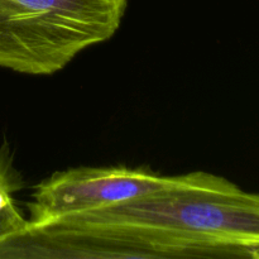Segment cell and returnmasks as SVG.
<instances>
[{
	"label": "cell",
	"mask_w": 259,
	"mask_h": 259,
	"mask_svg": "<svg viewBox=\"0 0 259 259\" xmlns=\"http://www.w3.org/2000/svg\"><path fill=\"white\" fill-rule=\"evenodd\" d=\"M0 258L259 259V192L204 171L104 209L29 227Z\"/></svg>",
	"instance_id": "6da1fadb"
},
{
	"label": "cell",
	"mask_w": 259,
	"mask_h": 259,
	"mask_svg": "<svg viewBox=\"0 0 259 259\" xmlns=\"http://www.w3.org/2000/svg\"><path fill=\"white\" fill-rule=\"evenodd\" d=\"M128 0H0V67L58 72L86 48L110 39Z\"/></svg>",
	"instance_id": "7a4b0ae2"
},
{
	"label": "cell",
	"mask_w": 259,
	"mask_h": 259,
	"mask_svg": "<svg viewBox=\"0 0 259 259\" xmlns=\"http://www.w3.org/2000/svg\"><path fill=\"white\" fill-rule=\"evenodd\" d=\"M174 176L126 167H78L55 172L34 189L29 227H42L63 218L104 209L163 189Z\"/></svg>",
	"instance_id": "3957f363"
},
{
	"label": "cell",
	"mask_w": 259,
	"mask_h": 259,
	"mask_svg": "<svg viewBox=\"0 0 259 259\" xmlns=\"http://www.w3.org/2000/svg\"><path fill=\"white\" fill-rule=\"evenodd\" d=\"M27 227L28 220L14 205L10 189L0 175V244L24 232Z\"/></svg>",
	"instance_id": "277c9868"
}]
</instances>
